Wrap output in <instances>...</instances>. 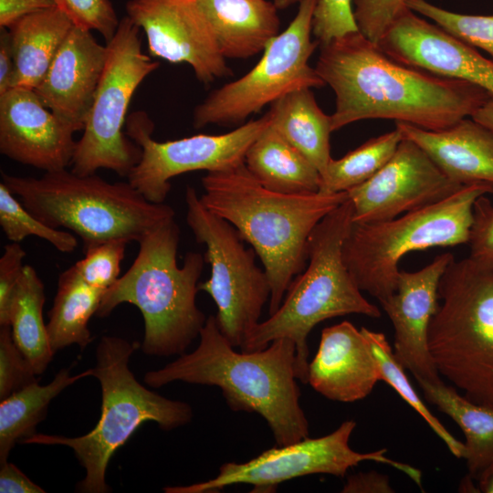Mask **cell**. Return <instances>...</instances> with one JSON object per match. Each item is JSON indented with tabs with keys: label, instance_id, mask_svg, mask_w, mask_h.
I'll return each instance as SVG.
<instances>
[{
	"label": "cell",
	"instance_id": "29",
	"mask_svg": "<svg viewBox=\"0 0 493 493\" xmlns=\"http://www.w3.org/2000/svg\"><path fill=\"white\" fill-rule=\"evenodd\" d=\"M70 369H61L46 385L30 383L1 400L0 463L7 461L11 449L18 442L36 434L37 425L47 414L50 402L77 381L91 376V369L70 375Z\"/></svg>",
	"mask_w": 493,
	"mask_h": 493
},
{
	"label": "cell",
	"instance_id": "7",
	"mask_svg": "<svg viewBox=\"0 0 493 493\" xmlns=\"http://www.w3.org/2000/svg\"><path fill=\"white\" fill-rule=\"evenodd\" d=\"M139 347L138 341L116 336L100 339L91 376L100 383L102 404L99 422L91 431L78 437L36 433L20 442L70 447L86 471L78 491H110L105 479L110 459L144 422L153 421L163 430H172L192 420L193 410L187 403L167 399L137 381L129 361Z\"/></svg>",
	"mask_w": 493,
	"mask_h": 493
},
{
	"label": "cell",
	"instance_id": "44",
	"mask_svg": "<svg viewBox=\"0 0 493 493\" xmlns=\"http://www.w3.org/2000/svg\"><path fill=\"white\" fill-rule=\"evenodd\" d=\"M1 493H45L46 491L31 481L17 467L5 461L0 469Z\"/></svg>",
	"mask_w": 493,
	"mask_h": 493
},
{
	"label": "cell",
	"instance_id": "2",
	"mask_svg": "<svg viewBox=\"0 0 493 493\" xmlns=\"http://www.w3.org/2000/svg\"><path fill=\"white\" fill-rule=\"evenodd\" d=\"M199 337L194 351L148 372L144 383L153 388L175 381L216 386L231 410L260 414L277 446L309 437L296 381V346L290 339L274 340L261 351L238 352L220 331L214 315L206 319Z\"/></svg>",
	"mask_w": 493,
	"mask_h": 493
},
{
	"label": "cell",
	"instance_id": "47",
	"mask_svg": "<svg viewBox=\"0 0 493 493\" xmlns=\"http://www.w3.org/2000/svg\"><path fill=\"white\" fill-rule=\"evenodd\" d=\"M479 492L493 493V463L477 478Z\"/></svg>",
	"mask_w": 493,
	"mask_h": 493
},
{
	"label": "cell",
	"instance_id": "15",
	"mask_svg": "<svg viewBox=\"0 0 493 493\" xmlns=\"http://www.w3.org/2000/svg\"><path fill=\"white\" fill-rule=\"evenodd\" d=\"M462 186L451 181L415 142L403 138L369 180L347 191L352 223H375L439 202Z\"/></svg>",
	"mask_w": 493,
	"mask_h": 493
},
{
	"label": "cell",
	"instance_id": "41",
	"mask_svg": "<svg viewBox=\"0 0 493 493\" xmlns=\"http://www.w3.org/2000/svg\"><path fill=\"white\" fill-rule=\"evenodd\" d=\"M26 255L19 243L11 242L4 247L0 257V326H10L12 307L24 271Z\"/></svg>",
	"mask_w": 493,
	"mask_h": 493
},
{
	"label": "cell",
	"instance_id": "6",
	"mask_svg": "<svg viewBox=\"0 0 493 493\" xmlns=\"http://www.w3.org/2000/svg\"><path fill=\"white\" fill-rule=\"evenodd\" d=\"M1 176L35 216L78 235L83 250L110 240L139 242L174 218L171 206L150 202L129 182L110 183L96 173L79 175L63 169L40 178Z\"/></svg>",
	"mask_w": 493,
	"mask_h": 493
},
{
	"label": "cell",
	"instance_id": "5",
	"mask_svg": "<svg viewBox=\"0 0 493 493\" xmlns=\"http://www.w3.org/2000/svg\"><path fill=\"white\" fill-rule=\"evenodd\" d=\"M352 214L348 199L316 226L309 239L307 267L294 278L279 308L246 335L242 351H261L274 340L290 339L296 346L297 379L307 383V338L318 323L349 314L381 317L379 308L362 296L343 261L342 246Z\"/></svg>",
	"mask_w": 493,
	"mask_h": 493
},
{
	"label": "cell",
	"instance_id": "35",
	"mask_svg": "<svg viewBox=\"0 0 493 493\" xmlns=\"http://www.w3.org/2000/svg\"><path fill=\"white\" fill-rule=\"evenodd\" d=\"M125 240H110L84 250L85 256L74 264L81 278L89 285L106 291L120 278Z\"/></svg>",
	"mask_w": 493,
	"mask_h": 493
},
{
	"label": "cell",
	"instance_id": "27",
	"mask_svg": "<svg viewBox=\"0 0 493 493\" xmlns=\"http://www.w3.org/2000/svg\"><path fill=\"white\" fill-rule=\"evenodd\" d=\"M425 398L453 419L462 430L466 442L464 459L468 476L477 480L493 463V407L459 394L455 386L443 382H417Z\"/></svg>",
	"mask_w": 493,
	"mask_h": 493
},
{
	"label": "cell",
	"instance_id": "16",
	"mask_svg": "<svg viewBox=\"0 0 493 493\" xmlns=\"http://www.w3.org/2000/svg\"><path fill=\"white\" fill-rule=\"evenodd\" d=\"M126 12L143 30L152 57L188 64L205 85L232 75L208 21L193 0H129Z\"/></svg>",
	"mask_w": 493,
	"mask_h": 493
},
{
	"label": "cell",
	"instance_id": "42",
	"mask_svg": "<svg viewBox=\"0 0 493 493\" xmlns=\"http://www.w3.org/2000/svg\"><path fill=\"white\" fill-rule=\"evenodd\" d=\"M56 5L55 0H0V27L9 28L26 16Z\"/></svg>",
	"mask_w": 493,
	"mask_h": 493
},
{
	"label": "cell",
	"instance_id": "17",
	"mask_svg": "<svg viewBox=\"0 0 493 493\" xmlns=\"http://www.w3.org/2000/svg\"><path fill=\"white\" fill-rule=\"evenodd\" d=\"M377 45L402 64L467 81L493 98V60L439 26L419 17L407 6Z\"/></svg>",
	"mask_w": 493,
	"mask_h": 493
},
{
	"label": "cell",
	"instance_id": "3",
	"mask_svg": "<svg viewBox=\"0 0 493 493\" xmlns=\"http://www.w3.org/2000/svg\"><path fill=\"white\" fill-rule=\"evenodd\" d=\"M202 204L232 224L260 258L271 294L268 313L281 305L296 276L308 264L309 236L316 226L349 199L337 194H287L264 187L245 163L202 178Z\"/></svg>",
	"mask_w": 493,
	"mask_h": 493
},
{
	"label": "cell",
	"instance_id": "45",
	"mask_svg": "<svg viewBox=\"0 0 493 493\" xmlns=\"http://www.w3.org/2000/svg\"><path fill=\"white\" fill-rule=\"evenodd\" d=\"M16 65L8 28H2L0 33V95L10 89L13 85Z\"/></svg>",
	"mask_w": 493,
	"mask_h": 493
},
{
	"label": "cell",
	"instance_id": "19",
	"mask_svg": "<svg viewBox=\"0 0 493 493\" xmlns=\"http://www.w3.org/2000/svg\"><path fill=\"white\" fill-rule=\"evenodd\" d=\"M74 130L44 106L34 89L11 88L0 95V152L47 172L72 164Z\"/></svg>",
	"mask_w": 493,
	"mask_h": 493
},
{
	"label": "cell",
	"instance_id": "26",
	"mask_svg": "<svg viewBox=\"0 0 493 493\" xmlns=\"http://www.w3.org/2000/svg\"><path fill=\"white\" fill-rule=\"evenodd\" d=\"M270 127L305 155L320 176L330 163V115L317 104L309 88L293 90L271 104Z\"/></svg>",
	"mask_w": 493,
	"mask_h": 493
},
{
	"label": "cell",
	"instance_id": "32",
	"mask_svg": "<svg viewBox=\"0 0 493 493\" xmlns=\"http://www.w3.org/2000/svg\"><path fill=\"white\" fill-rule=\"evenodd\" d=\"M361 329L366 336L376 358L381 381L390 385L426 422L428 426L445 443L454 456L463 458L465 455L464 443L449 433L419 397L405 374L404 367L395 357L393 347L390 345L385 335L382 332L370 330L364 327Z\"/></svg>",
	"mask_w": 493,
	"mask_h": 493
},
{
	"label": "cell",
	"instance_id": "12",
	"mask_svg": "<svg viewBox=\"0 0 493 493\" xmlns=\"http://www.w3.org/2000/svg\"><path fill=\"white\" fill-rule=\"evenodd\" d=\"M318 0H301L288 27L275 37L254 68L214 90L194 110L195 129L206 125H242L252 114L284 95L325 85L309 59L319 46L311 40L312 16Z\"/></svg>",
	"mask_w": 493,
	"mask_h": 493
},
{
	"label": "cell",
	"instance_id": "33",
	"mask_svg": "<svg viewBox=\"0 0 493 493\" xmlns=\"http://www.w3.org/2000/svg\"><path fill=\"white\" fill-rule=\"evenodd\" d=\"M0 226L11 242L20 243L26 236H35L62 253H71L78 246L72 233L52 227L35 216L3 182L0 183Z\"/></svg>",
	"mask_w": 493,
	"mask_h": 493
},
{
	"label": "cell",
	"instance_id": "4",
	"mask_svg": "<svg viewBox=\"0 0 493 493\" xmlns=\"http://www.w3.org/2000/svg\"><path fill=\"white\" fill-rule=\"evenodd\" d=\"M179 242L180 228L174 218L147 233L138 242L133 263L105 291L96 313L106 317L121 303L136 306L144 320L142 349L148 355L184 353L207 319L196 305L205 256L189 252L179 267Z\"/></svg>",
	"mask_w": 493,
	"mask_h": 493
},
{
	"label": "cell",
	"instance_id": "36",
	"mask_svg": "<svg viewBox=\"0 0 493 493\" xmlns=\"http://www.w3.org/2000/svg\"><path fill=\"white\" fill-rule=\"evenodd\" d=\"M36 372L16 346L11 327L0 328V400L37 382Z\"/></svg>",
	"mask_w": 493,
	"mask_h": 493
},
{
	"label": "cell",
	"instance_id": "28",
	"mask_svg": "<svg viewBox=\"0 0 493 493\" xmlns=\"http://www.w3.org/2000/svg\"><path fill=\"white\" fill-rule=\"evenodd\" d=\"M104 293V290L86 283L74 265L59 275L47 324L54 353L72 344L83 349L92 341L88 323L97 313Z\"/></svg>",
	"mask_w": 493,
	"mask_h": 493
},
{
	"label": "cell",
	"instance_id": "34",
	"mask_svg": "<svg viewBox=\"0 0 493 493\" xmlns=\"http://www.w3.org/2000/svg\"><path fill=\"white\" fill-rule=\"evenodd\" d=\"M405 5L414 12L432 19L458 39L474 47H479L493 57V15L454 13L426 0H405Z\"/></svg>",
	"mask_w": 493,
	"mask_h": 493
},
{
	"label": "cell",
	"instance_id": "46",
	"mask_svg": "<svg viewBox=\"0 0 493 493\" xmlns=\"http://www.w3.org/2000/svg\"><path fill=\"white\" fill-rule=\"evenodd\" d=\"M471 118L493 131V98L479 107Z\"/></svg>",
	"mask_w": 493,
	"mask_h": 493
},
{
	"label": "cell",
	"instance_id": "20",
	"mask_svg": "<svg viewBox=\"0 0 493 493\" xmlns=\"http://www.w3.org/2000/svg\"><path fill=\"white\" fill-rule=\"evenodd\" d=\"M107 47L90 30L74 26L34 91L46 108L83 131L103 73Z\"/></svg>",
	"mask_w": 493,
	"mask_h": 493
},
{
	"label": "cell",
	"instance_id": "8",
	"mask_svg": "<svg viewBox=\"0 0 493 493\" xmlns=\"http://www.w3.org/2000/svg\"><path fill=\"white\" fill-rule=\"evenodd\" d=\"M438 295L428 330L435 367L466 397L493 407V271L453 258Z\"/></svg>",
	"mask_w": 493,
	"mask_h": 493
},
{
	"label": "cell",
	"instance_id": "24",
	"mask_svg": "<svg viewBox=\"0 0 493 493\" xmlns=\"http://www.w3.org/2000/svg\"><path fill=\"white\" fill-rule=\"evenodd\" d=\"M73 26L68 16L57 5L11 26L8 30L16 65L12 88L35 89Z\"/></svg>",
	"mask_w": 493,
	"mask_h": 493
},
{
	"label": "cell",
	"instance_id": "39",
	"mask_svg": "<svg viewBox=\"0 0 493 493\" xmlns=\"http://www.w3.org/2000/svg\"><path fill=\"white\" fill-rule=\"evenodd\" d=\"M405 7V0H355L353 12L359 31L378 44Z\"/></svg>",
	"mask_w": 493,
	"mask_h": 493
},
{
	"label": "cell",
	"instance_id": "43",
	"mask_svg": "<svg viewBox=\"0 0 493 493\" xmlns=\"http://www.w3.org/2000/svg\"><path fill=\"white\" fill-rule=\"evenodd\" d=\"M343 493H393L394 489L389 477L377 471L359 472L351 475L342 487Z\"/></svg>",
	"mask_w": 493,
	"mask_h": 493
},
{
	"label": "cell",
	"instance_id": "40",
	"mask_svg": "<svg viewBox=\"0 0 493 493\" xmlns=\"http://www.w3.org/2000/svg\"><path fill=\"white\" fill-rule=\"evenodd\" d=\"M468 244L469 257L493 271V203L487 195L474 204Z\"/></svg>",
	"mask_w": 493,
	"mask_h": 493
},
{
	"label": "cell",
	"instance_id": "31",
	"mask_svg": "<svg viewBox=\"0 0 493 493\" xmlns=\"http://www.w3.org/2000/svg\"><path fill=\"white\" fill-rule=\"evenodd\" d=\"M403 140L395 130L372 138L340 159H330L321 176L319 193L347 192L374 175L392 157Z\"/></svg>",
	"mask_w": 493,
	"mask_h": 493
},
{
	"label": "cell",
	"instance_id": "10",
	"mask_svg": "<svg viewBox=\"0 0 493 493\" xmlns=\"http://www.w3.org/2000/svg\"><path fill=\"white\" fill-rule=\"evenodd\" d=\"M140 30L129 16H124L106 43L103 73L71 164V171L77 174L109 169L127 177L141 159V148L122 129L133 94L159 63L142 52Z\"/></svg>",
	"mask_w": 493,
	"mask_h": 493
},
{
	"label": "cell",
	"instance_id": "9",
	"mask_svg": "<svg viewBox=\"0 0 493 493\" xmlns=\"http://www.w3.org/2000/svg\"><path fill=\"white\" fill-rule=\"evenodd\" d=\"M493 194V184L462 186L435 204L375 223H352L342 246L354 282L379 300L396 289L398 263L412 251L468 244L477 198Z\"/></svg>",
	"mask_w": 493,
	"mask_h": 493
},
{
	"label": "cell",
	"instance_id": "1",
	"mask_svg": "<svg viewBox=\"0 0 493 493\" xmlns=\"http://www.w3.org/2000/svg\"><path fill=\"white\" fill-rule=\"evenodd\" d=\"M319 47L315 70L335 94L332 131L369 119L439 131L471 117L491 98L474 84L393 59L360 31Z\"/></svg>",
	"mask_w": 493,
	"mask_h": 493
},
{
	"label": "cell",
	"instance_id": "13",
	"mask_svg": "<svg viewBox=\"0 0 493 493\" xmlns=\"http://www.w3.org/2000/svg\"><path fill=\"white\" fill-rule=\"evenodd\" d=\"M355 427V421L347 420L327 435L277 446L245 463H225L218 475L210 480L167 487L163 490L166 493H208L231 485L249 484L254 487L251 492H274L280 483L299 477L315 474L343 477L351 467L364 461L389 465L422 488L421 471L386 456V449L369 453L351 449L349 441Z\"/></svg>",
	"mask_w": 493,
	"mask_h": 493
},
{
	"label": "cell",
	"instance_id": "25",
	"mask_svg": "<svg viewBox=\"0 0 493 493\" xmlns=\"http://www.w3.org/2000/svg\"><path fill=\"white\" fill-rule=\"evenodd\" d=\"M245 165L258 183L277 193L301 194L320 190L318 169L270 124L248 148Z\"/></svg>",
	"mask_w": 493,
	"mask_h": 493
},
{
	"label": "cell",
	"instance_id": "14",
	"mask_svg": "<svg viewBox=\"0 0 493 493\" xmlns=\"http://www.w3.org/2000/svg\"><path fill=\"white\" fill-rule=\"evenodd\" d=\"M269 124L268 111L224 134L157 142L152 137L154 126L148 115L133 112L127 119L126 134L141 148L142 156L128 182L150 202L163 204L172 187L170 179L176 175L200 170L226 172L244 164L248 148Z\"/></svg>",
	"mask_w": 493,
	"mask_h": 493
},
{
	"label": "cell",
	"instance_id": "37",
	"mask_svg": "<svg viewBox=\"0 0 493 493\" xmlns=\"http://www.w3.org/2000/svg\"><path fill=\"white\" fill-rule=\"evenodd\" d=\"M71 19L74 26L98 31L108 43L120 24L110 0H55Z\"/></svg>",
	"mask_w": 493,
	"mask_h": 493
},
{
	"label": "cell",
	"instance_id": "38",
	"mask_svg": "<svg viewBox=\"0 0 493 493\" xmlns=\"http://www.w3.org/2000/svg\"><path fill=\"white\" fill-rule=\"evenodd\" d=\"M359 31L351 0H318L312 16V34L319 46Z\"/></svg>",
	"mask_w": 493,
	"mask_h": 493
},
{
	"label": "cell",
	"instance_id": "18",
	"mask_svg": "<svg viewBox=\"0 0 493 493\" xmlns=\"http://www.w3.org/2000/svg\"><path fill=\"white\" fill-rule=\"evenodd\" d=\"M453 258L443 253L417 271L400 270L395 291L380 301L393 327L394 355L417 382H442L429 351L428 330L439 304L441 277Z\"/></svg>",
	"mask_w": 493,
	"mask_h": 493
},
{
	"label": "cell",
	"instance_id": "30",
	"mask_svg": "<svg viewBox=\"0 0 493 493\" xmlns=\"http://www.w3.org/2000/svg\"><path fill=\"white\" fill-rule=\"evenodd\" d=\"M45 288L36 269L25 265L11 311L13 339L37 375L45 372L54 352L43 319Z\"/></svg>",
	"mask_w": 493,
	"mask_h": 493
},
{
	"label": "cell",
	"instance_id": "48",
	"mask_svg": "<svg viewBox=\"0 0 493 493\" xmlns=\"http://www.w3.org/2000/svg\"><path fill=\"white\" fill-rule=\"evenodd\" d=\"M301 0H273V4L278 9H285L295 3H299Z\"/></svg>",
	"mask_w": 493,
	"mask_h": 493
},
{
	"label": "cell",
	"instance_id": "21",
	"mask_svg": "<svg viewBox=\"0 0 493 493\" xmlns=\"http://www.w3.org/2000/svg\"><path fill=\"white\" fill-rule=\"evenodd\" d=\"M379 381V366L362 329L349 321L323 329L309 363L308 383L316 392L332 401L352 403L368 396Z\"/></svg>",
	"mask_w": 493,
	"mask_h": 493
},
{
	"label": "cell",
	"instance_id": "22",
	"mask_svg": "<svg viewBox=\"0 0 493 493\" xmlns=\"http://www.w3.org/2000/svg\"><path fill=\"white\" fill-rule=\"evenodd\" d=\"M403 138L418 144L453 182L467 185L493 184V131L464 118L452 126L430 131L395 122Z\"/></svg>",
	"mask_w": 493,
	"mask_h": 493
},
{
	"label": "cell",
	"instance_id": "23",
	"mask_svg": "<svg viewBox=\"0 0 493 493\" xmlns=\"http://www.w3.org/2000/svg\"><path fill=\"white\" fill-rule=\"evenodd\" d=\"M208 21L226 58L263 52L279 33L278 8L267 0H193Z\"/></svg>",
	"mask_w": 493,
	"mask_h": 493
},
{
	"label": "cell",
	"instance_id": "11",
	"mask_svg": "<svg viewBox=\"0 0 493 493\" xmlns=\"http://www.w3.org/2000/svg\"><path fill=\"white\" fill-rule=\"evenodd\" d=\"M185 204L186 222L196 242L205 245V259L211 266L210 278L200 282L198 289L215 301L222 334L233 347H241L269 301L268 278L256 263L255 250L245 246L232 224L202 204L192 186L186 188Z\"/></svg>",
	"mask_w": 493,
	"mask_h": 493
}]
</instances>
